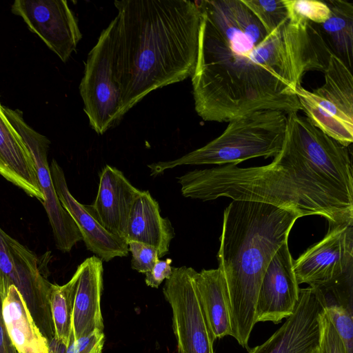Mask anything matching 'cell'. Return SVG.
<instances>
[{"instance_id":"6da1fadb","label":"cell","mask_w":353,"mask_h":353,"mask_svg":"<svg viewBox=\"0 0 353 353\" xmlns=\"http://www.w3.org/2000/svg\"><path fill=\"white\" fill-rule=\"evenodd\" d=\"M201 13L192 75L194 108L205 121L263 110H301L296 90L332 53L319 28L289 19L267 34L241 0L194 1Z\"/></svg>"},{"instance_id":"7a4b0ae2","label":"cell","mask_w":353,"mask_h":353,"mask_svg":"<svg viewBox=\"0 0 353 353\" xmlns=\"http://www.w3.org/2000/svg\"><path fill=\"white\" fill-rule=\"evenodd\" d=\"M182 195L265 203L299 217L319 215L328 229L353 225V176L347 147L328 137L298 112L287 114L283 145L265 165L225 164L195 169L179 177Z\"/></svg>"},{"instance_id":"3957f363","label":"cell","mask_w":353,"mask_h":353,"mask_svg":"<svg viewBox=\"0 0 353 353\" xmlns=\"http://www.w3.org/2000/svg\"><path fill=\"white\" fill-rule=\"evenodd\" d=\"M123 116L152 91L192 77L201 13L188 0L114 1Z\"/></svg>"},{"instance_id":"277c9868","label":"cell","mask_w":353,"mask_h":353,"mask_svg":"<svg viewBox=\"0 0 353 353\" xmlns=\"http://www.w3.org/2000/svg\"><path fill=\"white\" fill-rule=\"evenodd\" d=\"M299 218L289 210L252 201L232 200L224 210L218 268L227 285L232 336L248 351L263 274Z\"/></svg>"},{"instance_id":"5b68a950","label":"cell","mask_w":353,"mask_h":353,"mask_svg":"<svg viewBox=\"0 0 353 353\" xmlns=\"http://www.w3.org/2000/svg\"><path fill=\"white\" fill-rule=\"evenodd\" d=\"M221 135L178 159L148 165L151 176L184 165H237L256 157H276L281 150L287 114L280 110L252 112L228 122Z\"/></svg>"},{"instance_id":"8992f818","label":"cell","mask_w":353,"mask_h":353,"mask_svg":"<svg viewBox=\"0 0 353 353\" xmlns=\"http://www.w3.org/2000/svg\"><path fill=\"white\" fill-rule=\"evenodd\" d=\"M115 17L104 29L88 54L79 85L83 110L90 127L103 134L119 123L121 115V91L117 78Z\"/></svg>"},{"instance_id":"52a82bcc","label":"cell","mask_w":353,"mask_h":353,"mask_svg":"<svg viewBox=\"0 0 353 353\" xmlns=\"http://www.w3.org/2000/svg\"><path fill=\"white\" fill-rule=\"evenodd\" d=\"M323 84L310 91L296 90L301 110L307 119L328 137L345 147L353 141V76L351 70L332 53Z\"/></svg>"},{"instance_id":"ba28073f","label":"cell","mask_w":353,"mask_h":353,"mask_svg":"<svg viewBox=\"0 0 353 353\" xmlns=\"http://www.w3.org/2000/svg\"><path fill=\"white\" fill-rule=\"evenodd\" d=\"M0 270L20 292L35 324L50 341L54 337L49 302L51 283L38 257L1 228Z\"/></svg>"},{"instance_id":"9c48e42d","label":"cell","mask_w":353,"mask_h":353,"mask_svg":"<svg viewBox=\"0 0 353 353\" xmlns=\"http://www.w3.org/2000/svg\"><path fill=\"white\" fill-rule=\"evenodd\" d=\"M191 267L173 268L163 292L172 312L179 353H214L213 340L198 297Z\"/></svg>"},{"instance_id":"30bf717a","label":"cell","mask_w":353,"mask_h":353,"mask_svg":"<svg viewBox=\"0 0 353 353\" xmlns=\"http://www.w3.org/2000/svg\"><path fill=\"white\" fill-rule=\"evenodd\" d=\"M3 112L34 162L39 185L46 199L43 204L52 229L56 246L61 252H68L83 240V237L74 221L61 205L55 191L47 160L50 142L46 137L28 125L20 110L4 106Z\"/></svg>"},{"instance_id":"8fae6325","label":"cell","mask_w":353,"mask_h":353,"mask_svg":"<svg viewBox=\"0 0 353 353\" xmlns=\"http://www.w3.org/2000/svg\"><path fill=\"white\" fill-rule=\"evenodd\" d=\"M11 12L63 61L75 51L82 35L77 18L64 0H16Z\"/></svg>"},{"instance_id":"7c38bea8","label":"cell","mask_w":353,"mask_h":353,"mask_svg":"<svg viewBox=\"0 0 353 353\" xmlns=\"http://www.w3.org/2000/svg\"><path fill=\"white\" fill-rule=\"evenodd\" d=\"M298 284L316 287L353 270V225L328 229L325 236L293 260Z\"/></svg>"},{"instance_id":"4fadbf2b","label":"cell","mask_w":353,"mask_h":353,"mask_svg":"<svg viewBox=\"0 0 353 353\" xmlns=\"http://www.w3.org/2000/svg\"><path fill=\"white\" fill-rule=\"evenodd\" d=\"M288 242L272 258L261 281L256 304V322L278 324L290 316L299 296V287Z\"/></svg>"},{"instance_id":"5bb4252c","label":"cell","mask_w":353,"mask_h":353,"mask_svg":"<svg viewBox=\"0 0 353 353\" xmlns=\"http://www.w3.org/2000/svg\"><path fill=\"white\" fill-rule=\"evenodd\" d=\"M323 307L311 287L299 290L293 314L263 343L249 353H310L319 345Z\"/></svg>"},{"instance_id":"9a60e30c","label":"cell","mask_w":353,"mask_h":353,"mask_svg":"<svg viewBox=\"0 0 353 353\" xmlns=\"http://www.w3.org/2000/svg\"><path fill=\"white\" fill-rule=\"evenodd\" d=\"M141 192L121 170L106 165L99 174L96 199L85 207L105 230L125 241L131 209Z\"/></svg>"},{"instance_id":"2e32d148","label":"cell","mask_w":353,"mask_h":353,"mask_svg":"<svg viewBox=\"0 0 353 353\" xmlns=\"http://www.w3.org/2000/svg\"><path fill=\"white\" fill-rule=\"evenodd\" d=\"M50 170L58 198L77 225L87 250L105 262L127 256L129 249L126 241L105 230L85 205L74 199L68 189L62 168L54 159Z\"/></svg>"},{"instance_id":"e0dca14e","label":"cell","mask_w":353,"mask_h":353,"mask_svg":"<svg viewBox=\"0 0 353 353\" xmlns=\"http://www.w3.org/2000/svg\"><path fill=\"white\" fill-rule=\"evenodd\" d=\"M72 314L74 339L95 330L103 331L101 298L103 291V261L96 256L85 259L79 265Z\"/></svg>"},{"instance_id":"ac0fdd59","label":"cell","mask_w":353,"mask_h":353,"mask_svg":"<svg viewBox=\"0 0 353 353\" xmlns=\"http://www.w3.org/2000/svg\"><path fill=\"white\" fill-rule=\"evenodd\" d=\"M0 174L43 203L33 159L12 127L0 102Z\"/></svg>"},{"instance_id":"d6986e66","label":"cell","mask_w":353,"mask_h":353,"mask_svg":"<svg viewBox=\"0 0 353 353\" xmlns=\"http://www.w3.org/2000/svg\"><path fill=\"white\" fill-rule=\"evenodd\" d=\"M174 236L169 219L160 214L158 202L148 190L142 191L131 209L126 232L127 243L134 241L153 246L161 258L169 252Z\"/></svg>"},{"instance_id":"ffe728a7","label":"cell","mask_w":353,"mask_h":353,"mask_svg":"<svg viewBox=\"0 0 353 353\" xmlns=\"http://www.w3.org/2000/svg\"><path fill=\"white\" fill-rule=\"evenodd\" d=\"M194 282L199 302L214 341L232 336L225 279L219 268L196 271Z\"/></svg>"},{"instance_id":"44dd1931","label":"cell","mask_w":353,"mask_h":353,"mask_svg":"<svg viewBox=\"0 0 353 353\" xmlns=\"http://www.w3.org/2000/svg\"><path fill=\"white\" fill-rule=\"evenodd\" d=\"M311 288L342 340L346 352L353 353V270Z\"/></svg>"},{"instance_id":"7402d4cb","label":"cell","mask_w":353,"mask_h":353,"mask_svg":"<svg viewBox=\"0 0 353 353\" xmlns=\"http://www.w3.org/2000/svg\"><path fill=\"white\" fill-rule=\"evenodd\" d=\"M2 314L17 353H49L47 339L35 324L17 288L12 285L3 300Z\"/></svg>"},{"instance_id":"603a6c76","label":"cell","mask_w":353,"mask_h":353,"mask_svg":"<svg viewBox=\"0 0 353 353\" xmlns=\"http://www.w3.org/2000/svg\"><path fill=\"white\" fill-rule=\"evenodd\" d=\"M328 19L319 28L331 52L351 70L353 59V4L345 0H329Z\"/></svg>"},{"instance_id":"cb8c5ba5","label":"cell","mask_w":353,"mask_h":353,"mask_svg":"<svg viewBox=\"0 0 353 353\" xmlns=\"http://www.w3.org/2000/svg\"><path fill=\"white\" fill-rule=\"evenodd\" d=\"M80 274L78 266L70 280L59 285L51 283L49 295L54 337L68 346L72 334V314Z\"/></svg>"},{"instance_id":"d4e9b609","label":"cell","mask_w":353,"mask_h":353,"mask_svg":"<svg viewBox=\"0 0 353 353\" xmlns=\"http://www.w3.org/2000/svg\"><path fill=\"white\" fill-rule=\"evenodd\" d=\"M241 1L260 21L267 34H270L289 20L282 0Z\"/></svg>"},{"instance_id":"484cf974","label":"cell","mask_w":353,"mask_h":353,"mask_svg":"<svg viewBox=\"0 0 353 353\" xmlns=\"http://www.w3.org/2000/svg\"><path fill=\"white\" fill-rule=\"evenodd\" d=\"M288 19L293 21H308L319 25L325 22L330 15L326 1L316 0H282Z\"/></svg>"},{"instance_id":"4316f807","label":"cell","mask_w":353,"mask_h":353,"mask_svg":"<svg viewBox=\"0 0 353 353\" xmlns=\"http://www.w3.org/2000/svg\"><path fill=\"white\" fill-rule=\"evenodd\" d=\"M132 254L131 268L139 273L150 271L159 260V252L153 246L134 241L128 242Z\"/></svg>"},{"instance_id":"83f0119b","label":"cell","mask_w":353,"mask_h":353,"mask_svg":"<svg viewBox=\"0 0 353 353\" xmlns=\"http://www.w3.org/2000/svg\"><path fill=\"white\" fill-rule=\"evenodd\" d=\"M319 323L321 353H347L342 340L323 309L319 315Z\"/></svg>"},{"instance_id":"f1b7e54d","label":"cell","mask_w":353,"mask_h":353,"mask_svg":"<svg viewBox=\"0 0 353 353\" xmlns=\"http://www.w3.org/2000/svg\"><path fill=\"white\" fill-rule=\"evenodd\" d=\"M104 341L103 332L95 330L85 336L74 339L73 353H102Z\"/></svg>"},{"instance_id":"f546056e","label":"cell","mask_w":353,"mask_h":353,"mask_svg":"<svg viewBox=\"0 0 353 353\" xmlns=\"http://www.w3.org/2000/svg\"><path fill=\"white\" fill-rule=\"evenodd\" d=\"M171 259L159 260L152 269L145 273V282L148 286L157 288L161 283L170 277L172 273Z\"/></svg>"},{"instance_id":"4dcf8cb0","label":"cell","mask_w":353,"mask_h":353,"mask_svg":"<svg viewBox=\"0 0 353 353\" xmlns=\"http://www.w3.org/2000/svg\"><path fill=\"white\" fill-rule=\"evenodd\" d=\"M4 296L0 293V353H17L8 334L2 314Z\"/></svg>"},{"instance_id":"1f68e13d","label":"cell","mask_w":353,"mask_h":353,"mask_svg":"<svg viewBox=\"0 0 353 353\" xmlns=\"http://www.w3.org/2000/svg\"><path fill=\"white\" fill-rule=\"evenodd\" d=\"M48 345L49 353H66V345L55 337L48 342Z\"/></svg>"},{"instance_id":"d6a6232c","label":"cell","mask_w":353,"mask_h":353,"mask_svg":"<svg viewBox=\"0 0 353 353\" xmlns=\"http://www.w3.org/2000/svg\"><path fill=\"white\" fill-rule=\"evenodd\" d=\"M310 353H321L319 345L314 349Z\"/></svg>"}]
</instances>
